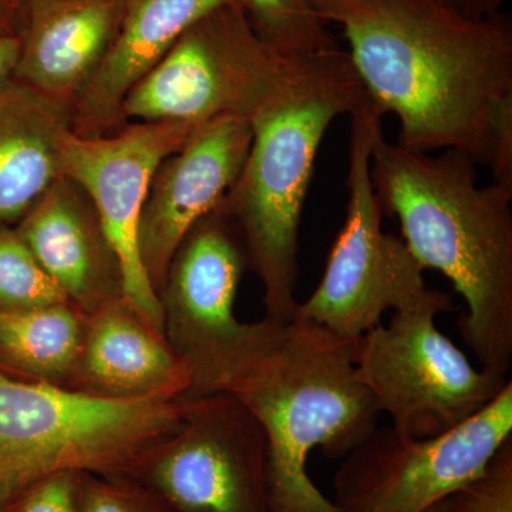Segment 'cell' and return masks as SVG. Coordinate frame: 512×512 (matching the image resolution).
I'll return each mask as SVG.
<instances>
[{"instance_id":"obj_1","label":"cell","mask_w":512,"mask_h":512,"mask_svg":"<svg viewBox=\"0 0 512 512\" xmlns=\"http://www.w3.org/2000/svg\"><path fill=\"white\" fill-rule=\"evenodd\" d=\"M370 104L399 120L396 146L456 150L512 185V22L437 0H377L343 26Z\"/></svg>"},{"instance_id":"obj_2","label":"cell","mask_w":512,"mask_h":512,"mask_svg":"<svg viewBox=\"0 0 512 512\" xmlns=\"http://www.w3.org/2000/svg\"><path fill=\"white\" fill-rule=\"evenodd\" d=\"M477 165L456 150L413 153L376 134L370 174L380 208L424 269L446 276L464 299L458 322L481 369L512 366V185H480ZM508 379V377H507Z\"/></svg>"},{"instance_id":"obj_3","label":"cell","mask_w":512,"mask_h":512,"mask_svg":"<svg viewBox=\"0 0 512 512\" xmlns=\"http://www.w3.org/2000/svg\"><path fill=\"white\" fill-rule=\"evenodd\" d=\"M217 393L237 399L264 431L274 512H342L313 484L308 458L316 448L348 456L377 427L382 413L360 380L355 343L306 320L265 318Z\"/></svg>"},{"instance_id":"obj_4","label":"cell","mask_w":512,"mask_h":512,"mask_svg":"<svg viewBox=\"0 0 512 512\" xmlns=\"http://www.w3.org/2000/svg\"><path fill=\"white\" fill-rule=\"evenodd\" d=\"M346 50L301 57L284 86L252 117V143L220 210L264 286L266 319L295 313L299 228L320 144L332 121L369 104Z\"/></svg>"},{"instance_id":"obj_5","label":"cell","mask_w":512,"mask_h":512,"mask_svg":"<svg viewBox=\"0 0 512 512\" xmlns=\"http://www.w3.org/2000/svg\"><path fill=\"white\" fill-rule=\"evenodd\" d=\"M195 397L111 399L0 373V512L57 473L126 476L183 429Z\"/></svg>"},{"instance_id":"obj_6","label":"cell","mask_w":512,"mask_h":512,"mask_svg":"<svg viewBox=\"0 0 512 512\" xmlns=\"http://www.w3.org/2000/svg\"><path fill=\"white\" fill-rule=\"evenodd\" d=\"M453 309L451 296L427 289L355 343L360 380L392 429L426 439L454 429L484 409L510 383L476 367L436 325Z\"/></svg>"},{"instance_id":"obj_7","label":"cell","mask_w":512,"mask_h":512,"mask_svg":"<svg viewBox=\"0 0 512 512\" xmlns=\"http://www.w3.org/2000/svg\"><path fill=\"white\" fill-rule=\"evenodd\" d=\"M379 111L366 104L350 116L349 198L346 217L330 251L325 272L292 318L306 320L356 343L379 325L387 311H400L427 291L426 269L402 238L382 229L370 156L382 128Z\"/></svg>"},{"instance_id":"obj_8","label":"cell","mask_w":512,"mask_h":512,"mask_svg":"<svg viewBox=\"0 0 512 512\" xmlns=\"http://www.w3.org/2000/svg\"><path fill=\"white\" fill-rule=\"evenodd\" d=\"M299 59L262 42L241 6H224L191 26L134 86L121 106L120 123L198 126L225 116L251 121Z\"/></svg>"},{"instance_id":"obj_9","label":"cell","mask_w":512,"mask_h":512,"mask_svg":"<svg viewBox=\"0 0 512 512\" xmlns=\"http://www.w3.org/2000/svg\"><path fill=\"white\" fill-rule=\"evenodd\" d=\"M512 437V383L454 429L410 439L376 427L333 478L342 512H424L484 473Z\"/></svg>"},{"instance_id":"obj_10","label":"cell","mask_w":512,"mask_h":512,"mask_svg":"<svg viewBox=\"0 0 512 512\" xmlns=\"http://www.w3.org/2000/svg\"><path fill=\"white\" fill-rule=\"evenodd\" d=\"M127 476L177 512H274L264 431L227 393L197 397L183 429Z\"/></svg>"},{"instance_id":"obj_11","label":"cell","mask_w":512,"mask_h":512,"mask_svg":"<svg viewBox=\"0 0 512 512\" xmlns=\"http://www.w3.org/2000/svg\"><path fill=\"white\" fill-rule=\"evenodd\" d=\"M247 268L244 245L220 208L191 229L171 262L161 301L164 328L175 352L190 363L188 397L217 393L261 335L264 320L242 323L235 315Z\"/></svg>"},{"instance_id":"obj_12","label":"cell","mask_w":512,"mask_h":512,"mask_svg":"<svg viewBox=\"0 0 512 512\" xmlns=\"http://www.w3.org/2000/svg\"><path fill=\"white\" fill-rule=\"evenodd\" d=\"M195 126L174 121L127 124L114 136L64 137L60 168L92 201L123 274L124 302L163 333L160 295L138 249V227L158 165L183 146Z\"/></svg>"},{"instance_id":"obj_13","label":"cell","mask_w":512,"mask_h":512,"mask_svg":"<svg viewBox=\"0 0 512 512\" xmlns=\"http://www.w3.org/2000/svg\"><path fill=\"white\" fill-rule=\"evenodd\" d=\"M251 143L249 120L218 117L195 126L158 165L138 227L141 262L158 295L185 237L234 187Z\"/></svg>"},{"instance_id":"obj_14","label":"cell","mask_w":512,"mask_h":512,"mask_svg":"<svg viewBox=\"0 0 512 512\" xmlns=\"http://www.w3.org/2000/svg\"><path fill=\"white\" fill-rule=\"evenodd\" d=\"M19 222L20 238L74 308L90 316L124 299L116 252L70 178L60 175Z\"/></svg>"},{"instance_id":"obj_15","label":"cell","mask_w":512,"mask_h":512,"mask_svg":"<svg viewBox=\"0 0 512 512\" xmlns=\"http://www.w3.org/2000/svg\"><path fill=\"white\" fill-rule=\"evenodd\" d=\"M241 0H124L116 36L99 69L73 104V133L101 136L120 123L128 93L177 40L224 6Z\"/></svg>"},{"instance_id":"obj_16","label":"cell","mask_w":512,"mask_h":512,"mask_svg":"<svg viewBox=\"0 0 512 512\" xmlns=\"http://www.w3.org/2000/svg\"><path fill=\"white\" fill-rule=\"evenodd\" d=\"M124 0H25L15 76L73 107L116 36Z\"/></svg>"},{"instance_id":"obj_17","label":"cell","mask_w":512,"mask_h":512,"mask_svg":"<svg viewBox=\"0 0 512 512\" xmlns=\"http://www.w3.org/2000/svg\"><path fill=\"white\" fill-rule=\"evenodd\" d=\"M87 318L74 386L111 399L188 396L190 363L124 299Z\"/></svg>"},{"instance_id":"obj_18","label":"cell","mask_w":512,"mask_h":512,"mask_svg":"<svg viewBox=\"0 0 512 512\" xmlns=\"http://www.w3.org/2000/svg\"><path fill=\"white\" fill-rule=\"evenodd\" d=\"M73 107L23 83L0 86V224L18 222L62 175Z\"/></svg>"},{"instance_id":"obj_19","label":"cell","mask_w":512,"mask_h":512,"mask_svg":"<svg viewBox=\"0 0 512 512\" xmlns=\"http://www.w3.org/2000/svg\"><path fill=\"white\" fill-rule=\"evenodd\" d=\"M87 316L72 303L0 311V370L57 384L76 377Z\"/></svg>"},{"instance_id":"obj_20","label":"cell","mask_w":512,"mask_h":512,"mask_svg":"<svg viewBox=\"0 0 512 512\" xmlns=\"http://www.w3.org/2000/svg\"><path fill=\"white\" fill-rule=\"evenodd\" d=\"M262 42L286 57L319 55L339 47L312 0H241Z\"/></svg>"},{"instance_id":"obj_21","label":"cell","mask_w":512,"mask_h":512,"mask_svg":"<svg viewBox=\"0 0 512 512\" xmlns=\"http://www.w3.org/2000/svg\"><path fill=\"white\" fill-rule=\"evenodd\" d=\"M70 303L43 271L18 231L0 225V311Z\"/></svg>"},{"instance_id":"obj_22","label":"cell","mask_w":512,"mask_h":512,"mask_svg":"<svg viewBox=\"0 0 512 512\" xmlns=\"http://www.w3.org/2000/svg\"><path fill=\"white\" fill-rule=\"evenodd\" d=\"M79 512H177L156 491L130 476L82 473L77 483Z\"/></svg>"},{"instance_id":"obj_23","label":"cell","mask_w":512,"mask_h":512,"mask_svg":"<svg viewBox=\"0 0 512 512\" xmlns=\"http://www.w3.org/2000/svg\"><path fill=\"white\" fill-rule=\"evenodd\" d=\"M453 512H512V437L473 483L451 495Z\"/></svg>"},{"instance_id":"obj_24","label":"cell","mask_w":512,"mask_h":512,"mask_svg":"<svg viewBox=\"0 0 512 512\" xmlns=\"http://www.w3.org/2000/svg\"><path fill=\"white\" fill-rule=\"evenodd\" d=\"M82 473H57L37 481L3 512H79L77 483Z\"/></svg>"},{"instance_id":"obj_25","label":"cell","mask_w":512,"mask_h":512,"mask_svg":"<svg viewBox=\"0 0 512 512\" xmlns=\"http://www.w3.org/2000/svg\"><path fill=\"white\" fill-rule=\"evenodd\" d=\"M323 22L346 26L365 18L375 8L377 0H312Z\"/></svg>"},{"instance_id":"obj_26","label":"cell","mask_w":512,"mask_h":512,"mask_svg":"<svg viewBox=\"0 0 512 512\" xmlns=\"http://www.w3.org/2000/svg\"><path fill=\"white\" fill-rule=\"evenodd\" d=\"M22 52V32L15 28V22L0 20V86L9 82L15 74Z\"/></svg>"},{"instance_id":"obj_27","label":"cell","mask_w":512,"mask_h":512,"mask_svg":"<svg viewBox=\"0 0 512 512\" xmlns=\"http://www.w3.org/2000/svg\"><path fill=\"white\" fill-rule=\"evenodd\" d=\"M446 8L471 19H484L503 12L507 0H437Z\"/></svg>"},{"instance_id":"obj_28","label":"cell","mask_w":512,"mask_h":512,"mask_svg":"<svg viewBox=\"0 0 512 512\" xmlns=\"http://www.w3.org/2000/svg\"><path fill=\"white\" fill-rule=\"evenodd\" d=\"M19 10H22V2L20 0H0V20L15 22Z\"/></svg>"},{"instance_id":"obj_29","label":"cell","mask_w":512,"mask_h":512,"mask_svg":"<svg viewBox=\"0 0 512 512\" xmlns=\"http://www.w3.org/2000/svg\"><path fill=\"white\" fill-rule=\"evenodd\" d=\"M424 512H453V507H451V497L447 498V500L441 501L439 504L433 505V507Z\"/></svg>"},{"instance_id":"obj_30","label":"cell","mask_w":512,"mask_h":512,"mask_svg":"<svg viewBox=\"0 0 512 512\" xmlns=\"http://www.w3.org/2000/svg\"><path fill=\"white\" fill-rule=\"evenodd\" d=\"M20 2H22V3H23V2H25V0H20Z\"/></svg>"}]
</instances>
